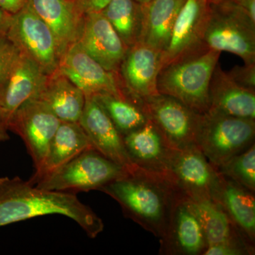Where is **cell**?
I'll return each mask as SVG.
<instances>
[{"instance_id":"e0dca14e","label":"cell","mask_w":255,"mask_h":255,"mask_svg":"<svg viewBox=\"0 0 255 255\" xmlns=\"http://www.w3.org/2000/svg\"><path fill=\"white\" fill-rule=\"evenodd\" d=\"M79 124L95 150L126 168L135 167L128 155L123 136L93 97H86Z\"/></svg>"},{"instance_id":"ac0fdd59","label":"cell","mask_w":255,"mask_h":255,"mask_svg":"<svg viewBox=\"0 0 255 255\" xmlns=\"http://www.w3.org/2000/svg\"><path fill=\"white\" fill-rule=\"evenodd\" d=\"M211 199L222 207L243 238L255 246V193L217 172Z\"/></svg>"},{"instance_id":"ffe728a7","label":"cell","mask_w":255,"mask_h":255,"mask_svg":"<svg viewBox=\"0 0 255 255\" xmlns=\"http://www.w3.org/2000/svg\"><path fill=\"white\" fill-rule=\"evenodd\" d=\"M92 148L93 146L79 122H61L50 141L43 163L34 171L28 182L36 185L43 177L63 167L84 151Z\"/></svg>"},{"instance_id":"ba28073f","label":"cell","mask_w":255,"mask_h":255,"mask_svg":"<svg viewBox=\"0 0 255 255\" xmlns=\"http://www.w3.org/2000/svg\"><path fill=\"white\" fill-rule=\"evenodd\" d=\"M159 241L160 255H203L207 247L202 226L190 199L177 187Z\"/></svg>"},{"instance_id":"7a4b0ae2","label":"cell","mask_w":255,"mask_h":255,"mask_svg":"<svg viewBox=\"0 0 255 255\" xmlns=\"http://www.w3.org/2000/svg\"><path fill=\"white\" fill-rule=\"evenodd\" d=\"M100 191L117 201L128 219L155 237L163 236L176 191L175 186L167 177L135 166Z\"/></svg>"},{"instance_id":"2e32d148","label":"cell","mask_w":255,"mask_h":255,"mask_svg":"<svg viewBox=\"0 0 255 255\" xmlns=\"http://www.w3.org/2000/svg\"><path fill=\"white\" fill-rule=\"evenodd\" d=\"M123 140L134 165L168 179L169 164L176 149L169 145L152 121L148 119L142 127L124 135Z\"/></svg>"},{"instance_id":"d590c367","label":"cell","mask_w":255,"mask_h":255,"mask_svg":"<svg viewBox=\"0 0 255 255\" xmlns=\"http://www.w3.org/2000/svg\"><path fill=\"white\" fill-rule=\"evenodd\" d=\"M7 124H6V119L4 117L1 108H0V143L5 141V140L9 139V135H8Z\"/></svg>"},{"instance_id":"e575fe53","label":"cell","mask_w":255,"mask_h":255,"mask_svg":"<svg viewBox=\"0 0 255 255\" xmlns=\"http://www.w3.org/2000/svg\"><path fill=\"white\" fill-rule=\"evenodd\" d=\"M255 21V0H236Z\"/></svg>"},{"instance_id":"4316f807","label":"cell","mask_w":255,"mask_h":255,"mask_svg":"<svg viewBox=\"0 0 255 255\" xmlns=\"http://www.w3.org/2000/svg\"><path fill=\"white\" fill-rule=\"evenodd\" d=\"M101 12L127 48L139 41L142 19L141 4L135 0H112Z\"/></svg>"},{"instance_id":"30bf717a","label":"cell","mask_w":255,"mask_h":255,"mask_svg":"<svg viewBox=\"0 0 255 255\" xmlns=\"http://www.w3.org/2000/svg\"><path fill=\"white\" fill-rule=\"evenodd\" d=\"M61 121L38 99L26 101L10 116L8 130L21 137L35 170L41 167Z\"/></svg>"},{"instance_id":"4fadbf2b","label":"cell","mask_w":255,"mask_h":255,"mask_svg":"<svg viewBox=\"0 0 255 255\" xmlns=\"http://www.w3.org/2000/svg\"><path fill=\"white\" fill-rule=\"evenodd\" d=\"M216 172L197 145L174 150L167 177L191 200L211 199Z\"/></svg>"},{"instance_id":"d4e9b609","label":"cell","mask_w":255,"mask_h":255,"mask_svg":"<svg viewBox=\"0 0 255 255\" xmlns=\"http://www.w3.org/2000/svg\"><path fill=\"white\" fill-rule=\"evenodd\" d=\"M200 221L207 246L221 243L249 244L240 234L222 207L212 199L191 200Z\"/></svg>"},{"instance_id":"8992f818","label":"cell","mask_w":255,"mask_h":255,"mask_svg":"<svg viewBox=\"0 0 255 255\" xmlns=\"http://www.w3.org/2000/svg\"><path fill=\"white\" fill-rule=\"evenodd\" d=\"M129 169L88 149L53 173L43 177L36 187L48 190L77 194L100 191L106 184L123 177Z\"/></svg>"},{"instance_id":"5bb4252c","label":"cell","mask_w":255,"mask_h":255,"mask_svg":"<svg viewBox=\"0 0 255 255\" xmlns=\"http://www.w3.org/2000/svg\"><path fill=\"white\" fill-rule=\"evenodd\" d=\"M76 42L106 70L119 73L128 48L102 12L83 16Z\"/></svg>"},{"instance_id":"5b68a950","label":"cell","mask_w":255,"mask_h":255,"mask_svg":"<svg viewBox=\"0 0 255 255\" xmlns=\"http://www.w3.org/2000/svg\"><path fill=\"white\" fill-rule=\"evenodd\" d=\"M255 120L206 112L199 115L196 143L216 168L255 143Z\"/></svg>"},{"instance_id":"836d02e7","label":"cell","mask_w":255,"mask_h":255,"mask_svg":"<svg viewBox=\"0 0 255 255\" xmlns=\"http://www.w3.org/2000/svg\"><path fill=\"white\" fill-rule=\"evenodd\" d=\"M12 16L13 15L8 14L0 8V36H6Z\"/></svg>"},{"instance_id":"f35d334b","label":"cell","mask_w":255,"mask_h":255,"mask_svg":"<svg viewBox=\"0 0 255 255\" xmlns=\"http://www.w3.org/2000/svg\"><path fill=\"white\" fill-rule=\"evenodd\" d=\"M70 1H74V0H70Z\"/></svg>"},{"instance_id":"f1b7e54d","label":"cell","mask_w":255,"mask_h":255,"mask_svg":"<svg viewBox=\"0 0 255 255\" xmlns=\"http://www.w3.org/2000/svg\"><path fill=\"white\" fill-rule=\"evenodd\" d=\"M21 52L7 36H0V94L4 90Z\"/></svg>"},{"instance_id":"44dd1931","label":"cell","mask_w":255,"mask_h":255,"mask_svg":"<svg viewBox=\"0 0 255 255\" xmlns=\"http://www.w3.org/2000/svg\"><path fill=\"white\" fill-rule=\"evenodd\" d=\"M48 77L33 60L21 53L0 94V108L6 124L10 116L20 106L38 95Z\"/></svg>"},{"instance_id":"484cf974","label":"cell","mask_w":255,"mask_h":255,"mask_svg":"<svg viewBox=\"0 0 255 255\" xmlns=\"http://www.w3.org/2000/svg\"><path fill=\"white\" fill-rule=\"evenodd\" d=\"M109 116L122 136L142 127L148 121L141 99L129 95L102 93L92 96Z\"/></svg>"},{"instance_id":"52a82bcc","label":"cell","mask_w":255,"mask_h":255,"mask_svg":"<svg viewBox=\"0 0 255 255\" xmlns=\"http://www.w3.org/2000/svg\"><path fill=\"white\" fill-rule=\"evenodd\" d=\"M6 36L48 76L58 70L60 55L54 35L28 3L13 15Z\"/></svg>"},{"instance_id":"d6986e66","label":"cell","mask_w":255,"mask_h":255,"mask_svg":"<svg viewBox=\"0 0 255 255\" xmlns=\"http://www.w3.org/2000/svg\"><path fill=\"white\" fill-rule=\"evenodd\" d=\"M209 102L211 113L255 120V90L233 81L219 63L210 80Z\"/></svg>"},{"instance_id":"277c9868","label":"cell","mask_w":255,"mask_h":255,"mask_svg":"<svg viewBox=\"0 0 255 255\" xmlns=\"http://www.w3.org/2000/svg\"><path fill=\"white\" fill-rule=\"evenodd\" d=\"M204 42L209 49L241 57L255 64V21L236 0L209 4Z\"/></svg>"},{"instance_id":"4dcf8cb0","label":"cell","mask_w":255,"mask_h":255,"mask_svg":"<svg viewBox=\"0 0 255 255\" xmlns=\"http://www.w3.org/2000/svg\"><path fill=\"white\" fill-rule=\"evenodd\" d=\"M230 78L238 85L250 90H255V64L235 66L227 72Z\"/></svg>"},{"instance_id":"603a6c76","label":"cell","mask_w":255,"mask_h":255,"mask_svg":"<svg viewBox=\"0 0 255 255\" xmlns=\"http://www.w3.org/2000/svg\"><path fill=\"white\" fill-rule=\"evenodd\" d=\"M185 0H152L142 5L139 41L163 53L168 46L174 23Z\"/></svg>"},{"instance_id":"cb8c5ba5","label":"cell","mask_w":255,"mask_h":255,"mask_svg":"<svg viewBox=\"0 0 255 255\" xmlns=\"http://www.w3.org/2000/svg\"><path fill=\"white\" fill-rule=\"evenodd\" d=\"M35 98L65 122H79L86 100L83 92L58 70L48 77L44 87Z\"/></svg>"},{"instance_id":"9a60e30c","label":"cell","mask_w":255,"mask_h":255,"mask_svg":"<svg viewBox=\"0 0 255 255\" xmlns=\"http://www.w3.org/2000/svg\"><path fill=\"white\" fill-rule=\"evenodd\" d=\"M162 54L140 41L128 48L119 74L128 95L143 99L159 94L157 81L162 68Z\"/></svg>"},{"instance_id":"1f68e13d","label":"cell","mask_w":255,"mask_h":255,"mask_svg":"<svg viewBox=\"0 0 255 255\" xmlns=\"http://www.w3.org/2000/svg\"><path fill=\"white\" fill-rule=\"evenodd\" d=\"M112 0H74L79 15L83 17L90 13L101 12Z\"/></svg>"},{"instance_id":"f546056e","label":"cell","mask_w":255,"mask_h":255,"mask_svg":"<svg viewBox=\"0 0 255 255\" xmlns=\"http://www.w3.org/2000/svg\"><path fill=\"white\" fill-rule=\"evenodd\" d=\"M255 254V248L244 243H221L206 247L203 255H249Z\"/></svg>"},{"instance_id":"74e56055","label":"cell","mask_w":255,"mask_h":255,"mask_svg":"<svg viewBox=\"0 0 255 255\" xmlns=\"http://www.w3.org/2000/svg\"><path fill=\"white\" fill-rule=\"evenodd\" d=\"M135 1H137V2L140 3L142 5L147 4V3L150 2V1H152V0H135Z\"/></svg>"},{"instance_id":"83f0119b","label":"cell","mask_w":255,"mask_h":255,"mask_svg":"<svg viewBox=\"0 0 255 255\" xmlns=\"http://www.w3.org/2000/svg\"><path fill=\"white\" fill-rule=\"evenodd\" d=\"M218 173L248 190L255 192V145L215 168Z\"/></svg>"},{"instance_id":"8d00e7d4","label":"cell","mask_w":255,"mask_h":255,"mask_svg":"<svg viewBox=\"0 0 255 255\" xmlns=\"http://www.w3.org/2000/svg\"><path fill=\"white\" fill-rule=\"evenodd\" d=\"M209 4H219V3L223 2V1H228V0H207Z\"/></svg>"},{"instance_id":"9c48e42d","label":"cell","mask_w":255,"mask_h":255,"mask_svg":"<svg viewBox=\"0 0 255 255\" xmlns=\"http://www.w3.org/2000/svg\"><path fill=\"white\" fill-rule=\"evenodd\" d=\"M146 115L176 150L196 145L199 115L170 96L157 94L141 99Z\"/></svg>"},{"instance_id":"7402d4cb","label":"cell","mask_w":255,"mask_h":255,"mask_svg":"<svg viewBox=\"0 0 255 255\" xmlns=\"http://www.w3.org/2000/svg\"><path fill=\"white\" fill-rule=\"evenodd\" d=\"M28 4L48 25L54 35L60 59L70 45L77 41L82 18L70 0H29Z\"/></svg>"},{"instance_id":"d6a6232c","label":"cell","mask_w":255,"mask_h":255,"mask_svg":"<svg viewBox=\"0 0 255 255\" xmlns=\"http://www.w3.org/2000/svg\"><path fill=\"white\" fill-rule=\"evenodd\" d=\"M29 0H0V8L11 15L17 14L28 4Z\"/></svg>"},{"instance_id":"8fae6325","label":"cell","mask_w":255,"mask_h":255,"mask_svg":"<svg viewBox=\"0 0 255 255\" xmlns=\"http://www.w3.org/2000/svg\"><path fill=\"white\" fill-rule=\"evenodd\" d=\"M58 71L80 89L85 97L102 93H126L119 74L106 70L77 42L70 45L62 56Z\"/></svg>"},{"instance_id":"3957f363","label":"cell","mask_w":255,"mask_h":255,"mask_svg":"<svg viewBox=\"0 0 255 255\" xmlns=\"http://www.w3.org/2000/svg\"><path fill=\"white\" fill-rule=\"evenodd\" d=\"M221 53L208 48L164 67L157 77L159 93L173 97L197 113H206L210 80Z\"/></svg>"},{"instance_id":"6da1fadb","label":"cell","mask_w":255,"mask_h":255,"mask_svg":"<svg viewBox=\"0 0 255 255\" xmlns=\"http://www.w3.org/2000/svg\"><path fill=\"white\" fill-rule=\"evenodd\" d=\"M50 214L73 219L91 238L105 228L102 220L75 194L41 189L19 177H0V227Z\"/></svg>"},{"instance_id":"7c38bea8","label":"cell","mask_w":255,"mask_h":255,"mask_svg":"<svg viewBox=\"0 0 255 255\" xmlns=\"http://www.w3.org/2000/svg\"><path fill=\"white\" fill-rule=\"evenodd\" d=\"M209 9L207 0H185L174 23L168 46L162 54V68L208 49L204 35Z\"/></svg>"}]
</instances>
